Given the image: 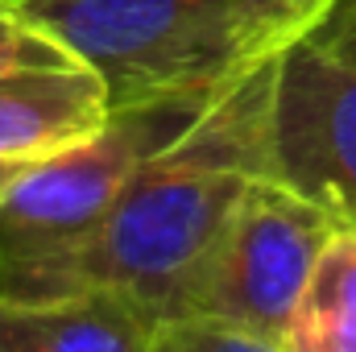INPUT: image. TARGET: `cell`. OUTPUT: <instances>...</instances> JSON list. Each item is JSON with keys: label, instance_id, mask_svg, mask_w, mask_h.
I'll use <instances>...</instances> for the list:
<instances>
[{"label": "cell", "instance_id": "6da1fadb", "mask_svg": "<svg viewBox=\"0 0 356 352\" xmlns=\"http://www.w3.org/2000/svg\"><path fill=\"white\" fill-rule=\"evenodd\" d=\"M269 63L273 54L224 88L170 145L133 170L112 211L63 265L50 290H116L145 307L158 332L195 311L245 186L266 175Z\"/></svg>", "mask_w": 356, "mask_h": 352}, {"label": "cell", "instance_id": "7a4b0ae2", "mask_svg": "<svg viewBox=\"0 0 356 352\" xmlns=\"http://www.w3.org/2000/svg\"><path fill=\"white\" fill-rule=\"evenodd\" d=\"M13 17L108 88L112 112L203 95L290 42L266 0H4Z\"/></svg>", "mask_w": 356, "mask_h": 352}, {"label": "cell", "instance_id": "3957f363", "mask_svg": "<svg viewBox=\"0 0 356 352\" xmlns=\"http://www.w3.org/2000/svg\"><path fill=\"white\" fill-rule=\"evenodd\" d=\"M220 91L120 108L91 137L29 162L0 195V286L8 294H46L133 170L170 145Z\"/></svg>", "mask_w": 356, "mask_h": 352}, {"label": "cell", "instance_id": "277c9868", "mask_svg": "<svg viewBox=\"0 0 356 352\" xmlns=\"http://www.w3.org/2000/svg\"><path fill=\"white\" fill-rule=\"evenodd\" d=\"M336 220L273 175H257L207 265L195 311L249 332L266 352H286V328ZM186 315V319H191Z\"/></svg>", "mask_w": 356, "mask_h": 352}, {"label": "cell", "instance_id": "5b68a950", "mask_svg": "<svg viewBox=\"0 0 356 352\" xmlns=\"http://www.w3.org/2000/svg\"><path fill=\"white\" fill-rule=\"evenodd\" d=\"M266 175L356 228V63L302 33L269 63Z\"/></svg>", "mask_w": 356, "mask_h": 352}, {"label": "cell", "instance_id": "8992f818", "mask_svg": "<svg viewBox=\"0 0 356 352\" xmlns=\"http://www.w3.org/2000/svg\"><path fill=\"white\" fill-rule=\"evenodd\" d=\"M112 116L99 75L63 50L0 67V158L38 162L91 137Z\"/></svg>", "mask_w": 356, "mask_h": 352}, {"label": "cell", "instance_id": "52a82bcc", "mask_svg": "<svg viewBox=\"0 0 356 352\" xmlns=\"http://www.w3.org/2000/svg\"><path fill=\"white\" fill-rule=\"evenodd\" d=\"M154 340L158 323L149 311L104 286L0 290V352H154Z\"/></svg>", "mask_w": 356, "mask_h": 352}, {"label": "cell", "instance_id": "ba28073f", "mask_svg": "<svg viewBox=\"0 0 356 352\" xmlns=\"http://www.w3.org/2000/svg\"><path fill=\"white\" fill-rule=\"evenodd\" d=\"M286 352H356V228L323 241L286 328Z\"/></svg>", "mask_w": 356, "mask_h": 352}, {"label": "cell", "instance_id": "9c48e42d", "mask_svg": "<svg viewBox=\"0 0 356 352\" xmlns=\"http://www.w3.org/2000/svg\"><path fill=\"white\" fill-rule=\"evenodd\" d=\"M302 38H311L315 46H323V50H332V54L356 63V0H327L302 25Z\"/></svg>", "mask_w": 356, "mask_h": 352}, {"label": "cell", "instance_id": "30bf717a", "mask_svg": "<svg viewBox=\"0 0 356 352\" xmlns=\"http://www.w3.org/2000/svg\"><path fill=\"white\" fill-rule=\"evenodd\" d=\"M46 50H54V46L46 38H38L33 29H25L13 17V8L0 0V67L21 63V58H33V54H46Z\"/></svg>", "mask_w": 356, "mask_h": 352}, {"label": "cell", "instance_id": "8fae6325", "mask_svg": "<svg viewBox=\"0 0 356 352\" xmlns=\"http://www.w3.org/2000/svg\"><path fill=\"white\" fill-rule=\"evenodd\" d=\"M269 13L277 17V25H282V33L286 38H294V33H302V25L327 4V0H266Z\"/></svg>", "mask_w": 356, "mask_h": 352}, {"label": "cell", "instance_id": "7c38bea8", "mask_svg": "<svg viewBox=\"0 0 356 352\" xmlns=\"http://www.w3.org/2000/svg\"><path fill=\"white\" fill-rule=\"evenodd\" d=\"M25 166H29V162H4V158H0V195L8 191V182H13V178L21 175Z\"/></svg>", "mask_w": 356, "mask_h": 352}]
</instances>
